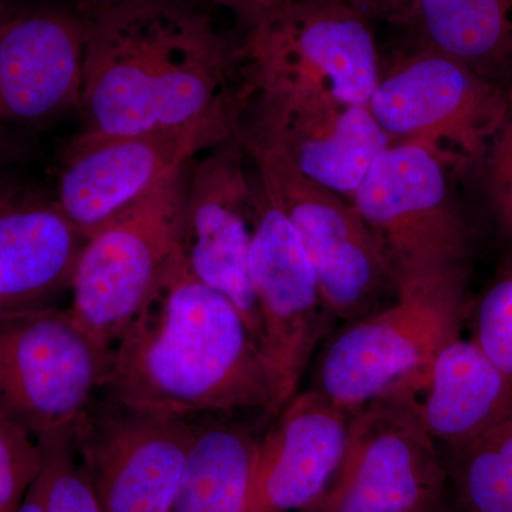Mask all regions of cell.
Listing matches in <instances>:
<instances>
[{
  "label": "cell",
  "mask_w": 512,
  "mask_h": 512,
  "mask_svg": "<svg viewBox=\"0 0 512 512\" xmlns=\"http://www.w3.org/2000/svg\"><path fill=\"white\" fill-rule=\"evenodd\" d=\"M77 136L175 130L238 117V50L207 16L175 3L110 0L87 10Z\"/></svg>",
  "instance_id": "6da1fadb"
},
{
  "label": "cell",
  "mask_w": 512,
  "mask_h": 512,
  "mask_svg": "<svg viewBox=\"0 0 512 512\" xmlns=\"http://www.w3.org/2000/svg\"><path fill=\"white\" fill-rule=\"evenodd\" d=\"M103 396L188 417L271 421L275 389L234 303L191 274L183 252L111 348Z\"/></svg>",
  "instance_id": "7a4b0ae2"
},
{
  "label": "cell",
  "mask_w": 512,
  "mask_h": 512,
  "mask_svg": "<svg viewBox=\"0 0 512 512\" xmlns=\"http://www.w3.org/2000/svg\"><path fill=\"white\" fill-rule=\"evenodd\" d=\"M463 286V276L403 286L383 308L346 322L323 349L311 389L349 412L387 396L413 397L458 336Z\"/></svg>",
  "instance_id": "3957f363"
},
{
  "label": "cell",
  "mask_w": 512,
  "mask_h": 512,
  "mask_svg": "<svg viewBox=\"0 0 512 512\" xmlns=\"http://www.w3.org/2000/svg\"><path fill=\"white\" fill-rule=\"evenodd\" d=\"M190 164L84 241L69 311L110 349L153 298L181 252Z\"/></svg>",
  "instance_id": "277c9868"
},
{
  "label": "cell",
  "mask_w": 512,
  "mask_h": 512,
  "mask_svg": "<svg viewBox=\"0 0 512 512\" xmlns=\"http://www.w3.org/2000/svg\"><path fill=\"white\" fill-rule=\"evenodd\" d=\"M237 136L262 187L295 229L333 318L350 322L392 302L386 298L397 295L392 271L353 204L299 173L271 141L241 126Z\"/></svg>",
  "instance_id": "5b68a950"
},
{
  "label": "cell",
  "mask_w": 512,
  "mask_h": 512,
  "mask_svg": "<svg viewBox=\"0 0 512 512\" xmlns=\"http://www.w3.org/2000/svg\"><path fill=\"white\" fill-rule=\"evenodd\" d=\"M244 92L315 90L367 106L382 64L369 16L345 0H284L249 23Z\"/></svg>",
  "instance_id": "8992f818"
},
{
  "label": "cell",
  "mask_w": 512,
  "mask_h": 512,
  "mask_svg": "<svg viewBox=\"0 0 512 512\" xmlns=\"http://www.w3.org/2000/svg\"><path fill=\"white\" fill-rule=\"evenodd\" d=\"M375 235L396 289L463 276L467 229L444 160L420 144L393 143L352 195Z\"/></svg>",
  "instance_id": "52a82bcc"
},
{
  "label": "cell",
  "mask_w": 512,
  "mask_h": 512,
  "mask_svg": "<svg viewBox=\"0 0 512 512\" xmlns=\"http://www.w3.org/2000/svg\"><path fill=\"white\" fill-rule=\"evenodd\" d=\"M110 357L69 308L0 313V412L36 440L72 427L103 392Z\"/></svg>",
  "instance_id": "ba28073f"
},
{
  "label": "cell",
  "mask_w": 512,
  "mask_h": 512,
  "mask_svg": "<svg viewBox=\"0 0 512 512\" xmlns=\"http://www.w3.org/2000/svg\"><path fill=\"white\" fill-rule=\"evenodd\" d=\"M510 92L430 47L380 72L367 107L393 143H413L446 158L476 160L493 146Z\"/></svg>",
  "instance_id": "9c48e42d"
},
{
  "label": "cell",
  "mask_w": 512,
  "mask_h": 512,
  "mask_svg": "<svg viewBox=\"0 0 512 512\" xmlns=\"http://www.w3.org/2000/svg\"><path fill=\"white\" fill-rule=\"evenodd\" d=\"M447 488L444 457L412 400L387 396L353 413L335 476L301 512H423Z\"/></svg>",
  "instance_id": "30bf717a"
},
{
  "label": "cell",
  "mask_w": 512,
  "mask_h": 512,
  "mask_svg": "<svg viewBox=\"0 0 512 512\" xmlns=\"http://www.w3.org/2000/svg\"><path fill=\"white\" fill-rule=\"evenodd\" d=\"M73 436L101 512H170L195 419L99 394L74 423Z\"/></svg>",
  "instance_id": "8fae6325"
},
{
  "label": "cell",
  "mask_w": 512,
  "mask_h": 512,
  "mask_svg": "<svg viewBox=\"0 0 512 512\" xmlns=\"http://www.w3.org/2000/svg\"><path fill=\"white\" fill-rule=\"evenodd\" d=\"M249 274L258 311L259 349L274 383L276 416L299 392L306 367L335 318L295 229L259 178Z\"/></svg>",
  "instance_id": "7c38bea8"
},
{
  "label": "cell",
  "mask_w": 512,
  "mask_h": 512,
  "mask_svg": "<svg viewBox=\"0 0 512 512\" xmlns=\"http://www.w3.org/2000/svg\"><path fill=\"white\" fill-rule=\"evenodd\" d=\"M237 128L238 117L227 116L154 133L76 136L64 153L56 202L87 238Z\"/></svg>",
  "instance_id": "4fadbf2b"
},
{
  "label": "cell",
  "mask_w": 512,
  "mask_h": 512,
  "mask_svg": "<svg viewBox=\"0 0 512 512\" xmlns=\"http://www.w3.org/2000/svg\"><path fill=\"white\" fill-rule=\"evenodd\" d=\"M187 175L181 252L198 281L234 303L259 346L249 274L258 177L238 136L218 144Z\"/></svg>",
  "instance_id": "5bb4252c"
},
{
  "label": "cell",
  "mask_w": 512,
  "mask_h": 512,
  "mask_svg": "<svg viewBox=\"0 0 512 512\" xmlns=\"http://www.w3.org/2000/svg\"><path fill=\"white\" fill-rule=\"evenodd\" d=\"M247 128L275 144L313 183L352 197L376 158L393 140L369 107L345 103L315 90H252Z\"/></svg>",
  "instance_id": "9a60e30c"
},
{
  "label": "cell",
  "mask_w": 512,
  "mask_h": 512,
  "mask_svg": "<svg viewBox=\"0 0 512 512\" xmlns=\"http://www.w3.org/2000/svg\"><path fill=\"white\" fill-rule=\"evenodd\" d=\"M353 413L309 389L262 431L247 512L305 510L326 490L345 453Z\"/></svg>",
  "instance_id": "2e32d148"
},
{
  "label": "cell",
  "mask_w": 512,
  "mask_h": 512,
  "mask_svg": "<svg viewBox=\"0 0 512 512\" xmlns=\"http://www.w3.org/2000/svg\"><path fill=\"white\" fill-rule=\"evenodd\" d=\"M82 22L53 12L15 16L0 26V130L79 111Z\"/></svg>",
  "instance_id": "e0dca14e"
},
{
  "label": "cell",
  "mask_w": 512,
  "mask_h": 512,
  "mask_svg": "<svg viewBox=\"0 0 512 512\" xmlns=\"http://www.w3.org/2000/svg\"><path fill=\"white\" fill-rule=\"evenodd\" d=\"M83 232L55 201L22 197L0 210V313L40 308L70 289Z\"/></svg>",
  "instance_id": "ac0fdd59"
},
{
  "label": "cell",
  "mask_w": 512,
  "mask_h": 512,
  "mask_svg": "<svg viewBox=\"0 0 512 512\" xmlns=\"http://www.w3.org/2000/svg\"><path fill=\"white\" fill-rule=\"evenodd\" d=\"M423 429L453 450L512 419V383L474 340L451 339L413 397Z\"/></svg>",
  "instance_id": "d6986e66"
},
{
  "label": "cell",
  "mask_w": 512,
  "mask_h": 512,
  "mask_svg": "<svg viewBox=\"0 0 512 512\" xmlns=\"http://www.w3.org/2000/svg\"><path fill=\"white\" fill-rule=\"evenodd\" d=\"M252 419L261 417L195 419L190 456L170 512H247L262 434Z\"/></svg>",
  "instance_id": "ffe728a7"
},
{
  "label": "cell",
  "mask_w": 512,
  "mask_h": 512,
  "mask_svg": "<svg viewBox=\"0 0 512 512\" xmlns=\"http://www.w3.org/2000/svg\"><path fill=\"white\" fill-rule=\"evenodd\" d=\"M427 46L493 80L512 70V0H410Z\"/></svg>",
  "instance_id": "44dd1931"
},
{
  "label": "cell",
  "mask_w": 512,
  "mask_h": 512,
  "mask_svg": "<svg viewBox=\"0 0 512 512\" xmlns=\"http://www.w3.org/2000/svg\"><path fill=\"white\" fill-rule=\"evenodd\" d=\"M444 460L456 512H512V419Z\"/></svg>",
  "instance_id": "7402d4cb"
},
{
  "label": "cell",
  "mask_w": 512,
  "mask_h": 512,
  "mask_svg": "<svg viewBox=\"0 0 512 512\" xmlns=\"http://www.w3.org/2000/svg\"><path fill=\"white\" fill-rule=\"evenodd\" d=\"M73 426L37 439L42 466L32 490L46 512H101L92 481L77 454Z\"/></svg>",
  "instance_id": "603a6c76"
},
{
  "label": "cell",
  "mask_w": 512,
  "mask_h": 512,
  "mask_svg": "<svg viewBox=\"0 0 512 512\" xmlns=\"http://www.w3.org/2000/svg\"><path fill=\"white\" fill-rule=\"evenodd\" d=\"M40 466L39 441L0 412V512H18Z\"/></svg>",
  "instance_id": "cb8c5ba5"
},
{
  "label": "cell",
  "mask_w": 512,
  "mask_h": 512,
  "mask_svg": "<svg viewBox=\"0 0 512 512\" xmlns=\"http://www.w3.org/2000/svg\"><path fill=\"white\" fill-rule=\"evenodd\" d=\"M473 340L512 383V269L478 303Z\"/></svg>",
  "instance_id": "d4e9b609"
},
{
  "label": "cell",
  "mask_w": 512,
  "mask_h": 512,
  "mask_svg": "<svg viewBox=\"0 0 512 512\" xmlns=\"http://www.w3.org/2000/svg\"><path fill=\"white\" fill-rule=\"evenodd\" d=\"M488 192L501 227L512 235V92L507 117L490 148Z\"/></svg>",
  "instance_id": "484cf974"
},
{
  "label": "cell",
  "mask_w": 512,
  "mask_h": 512,
  "mask_svg": "<svg viewBox=\"0 0 512 512\" xmlns=\"http://www.w3.org/2000/svg\"><path fill=\"white\" fill-rule=\"evenodd\" d=\"M215 2L232 10L249 25L281 5L284 0H215Z\"/></svg>",
  "instance_id": "4316f807"
},
{
  "label": "cell",
  "mask_w": 512,
  "mask_h": 512,
  "mask_svg": "<svg viewBox=\"0 0 512 512\" xmlns=\"http://www.w3.org/2000/svg\"><path fill=\"white\" fill-rule=\"evenodd\" d=\"M355 8L370 15H407L410 0H345Z\"/></svg>",
  "instance_id": "83f0119b"
},
{
  "label": "cell",
  "mask_w": 512,
  "mask_h": 512,
  "mask_svg": "<svg viewBox=\"0 0 512 512\" xmlns=\"http://www.w3.org/2000/svg\"><path fill=\"white\" fill-rule=\"evenodd\" d=\"M25 151V144L13 137L9 130H0V164L20 160Z\"/></svg>",
  "instance_id": "f1b7e54d"
},
{
  "label": "cell",
  "mask_w": 512,
  "mask_h": 512,
  "mask_svg": "<svg viewBox=\"0 0 512 512\" xmlns=\"http://www.w3.org/2000/svg\"><path fill=\"white\" fill-rule=\"evenodd\" d=\"M20 194L18 184L6 175L0 174V210Z\"/></svg>",
  "instance_id": "f546056e"
},
{
  "label": "cell",
  "mask_w": 512,
  "mask_h": 512,
  "mask_svg": "<svg viewBox=\"0 0 512 512\" xmlns=\"http://www.w3.org/2000/svg\"><path fill=\"white\" fill-rule=\"evenodd\" d=\"M18 512H46L45 507L40 503L39 497L32 490V487H30L28 494H26L25 500L20 504Z\"/></svg>",
  "instance_id": "4dcf8cb0"
},
{
  "label": "cell",
  "mask_w": 512,
  "mask_h": 512,
  "mask_svg": "<svg viewBox=\"0 0 512 512\" xmlns=\"http://www.w3.org/2000/svg\"><path fill=\"white\" fill-rule=\"evenodd\" d=\"M423 512H456L453 510L451 505L447 504V501H443V503L434 505V507L429 508V510Z\"/></svg>",
  "instance_id": "1f68e13d"
},
{
  "label": "cell",
  "mask_w": 512,
  "mask_h": 512,
  "mask_svg": "<svg viewBox=\"0 0 512 512\" xmlns=\"http://www.w3.org/2000/svg\"><path fill=\"white\" fill-rule=\"evenodd\" d=\"M10 18L8 9H6L5 0H0V26Z\"/></svg>",
  "instance_id": "d6a6232c"
},
{
  "label": "cell",
  "mask_w": 512,
  "mask_h": 512,
  "mask_svg": "<svg viewBox=\"0 0 512 512\" xmlns=\"http://www.w3.org/2000/svg\"><path fill=\"white\" fill-rule=\"evenodd\" d=\"M153 2L175 3V5H178L180 0H153Z\"/></svg>",
  "instance_id": "836d02e7"
}]
</instances>
